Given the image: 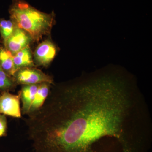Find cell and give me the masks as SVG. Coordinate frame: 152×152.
Instances as JSON below:
<instances>
[{
    "label": "cell",
    "mask_w": 152,
    "mask_h": 152,
    "mask_svg": "<svg viewBox=\"0 0 152 152\" xmlns=\"http://www.w3.org/2000/svg\"><path fill=\"white\" fill-rule=\"evenodd\" d=\"M140 96L120 75L51 87L26 120L33 152H110L134 141Z\"/></svg>",
    "instance_id": "6da1fadb"
},
{
    "label": "cell",
    "mask_w": 152,
    "mask_h": 152,
    "mask_svg": "<svg viewBox=\"0 0 152 152\" xmlns=\"http://www.w3.org/2000/svg\"><path fill=\"white\" fill-rule=\"evenodd\" d=\"M9 12L10 20L18 27L27 32L34 41L50 34L55 24L53 12H41L24 0H13Z\"/></svg>",
    "instance_id": "7a4b0ae2"
},
{
    "label": "cell",
    "mask_w": 152,
    "mask_h": 152,
    "mask_svg": "<svg viewBox=\"0 0 152 152\" xmlns=\"http://www.w3.org/2000/svg\"><path fill=\"white\" fill-rule=\"evenodd\" d=\"M13 77L18 85L37 84L44 82L54 84L53 80L51 76L45 74L36 67L18 70Z\"/></svg>",
    "instance_id": "3957f363"
},
{
    "label": "cell",
    "mask_w": 152,
    "mask_h": 152,
    "mask_svg": "<svg viewBox=\"0 0 152 152\" xmlns=\"http://www.w3.org/2000/svg\"><path fill=\"white\" fill-rule=\"evenodd\" d=\"M33 41V38L27 32L17 26L12 34L3 45L14 56L23 49L29 47Z\"/></svg>",
    "instance_id": "277c9868"
},
{
    "label": "cell",
    "mask_w": 152,
    "mask_h": 152,
    "mask_svg": "<svg viewBox=\"0 0 152 152\" xmlns=\"http://www.w3.org/2000/svg\"><path fill=\"white\" fill-rule=\"evenodd\" d=\"M20 94H11L10 92L1 93L0 96V113L5 115L21 118V109L20 107Z\"/></svg>",
    "instance_id": "5b68a950"
},
{
    "label": "cell",
    "mask_w": 152,
    "mask_h": 152,
    "mask_svg": "<svg viewBox=\"0 0 152 152\" xmlns=\"http://www.w3.org/2000/svg\"><path fill=\"white\" fill-rule=\"evenodd\" d=\"M56 45L49 39L45 40L36 48L34 54V61L37 66H48L57 54Z\"/></svg>",
    "instance_id": "8992f818"
},
{
    "label": "cell",
    "mask_w": 152,
    "mask_h": 152,
    "mask_svg": "<svg viewBox=\"0 0 152 152\" xmlns=\"http://www.w3.org/2000/svg\"><path fill=\"white\" fill-rule=\"evenodd\" d=\"M52 85L51 84L46 82L39 84L37 91L27 114L28 115L37 111L43 105L48 96Z\"/></svg>",
    "instance_id": "52a82bcc"
},
{
    "label": "cell",
    "mask_w": 152,
    "mask_h": 152,
    "mask_svg": "<svg viewBox=\"0 0 152 152\" xmlns=\"http://www.w3.org/2000/svg\"><path fill=\"white\" fill-rule=\"evenodd\" d=\"M39 84L34 85H22L20 91V99L22 102L21 112L27 115L37 91Z\"/></svg>",
    "instance_id": "ba28073f"
},
{
    "label": "cell",
    "mask_w": 152,
    "mask_h": 152,
    "mask_svg": "<svg viewBox=\"0 0 152 152\" xmlns=\"http://www.w3.org/2000/svg\"><path fill=\"white\" fill-rule=\"evenodd\" d=\"M13 62L16 71L23 68L36 67L29 47H26L14 55Z\"/></svg>",
    "instance_id": "9c48e42d"
},
{
    "label": "cell",
    "mask_w": 152,
    "mask_h": 152,
    "mask_svg": "<svg viewBox=\"0 0 152 152\" xmlns=\"http://www.w3.org/2000/svg\"><path fill=\"white\" fill-rule=\"evenodd\" d=\"M0 67L8 75L12 77L15 72L13 55L2 45L0 44Z\"/></svg>",
    "instance_id": "30bf717a"
},
{
    "label": "cell",
    "mask_w": 152,
    "mask_h": 152,
    "mask_svg": "<svg viewBox=\"0 0 152 152\" xmlns=\"http://www.w3.org/2000/svg\"><path fill=\"white\" fill-rule=\"evenodd\" d=\"M17 26L11 20L0 18V34L1 40L4 42L14 33Z\"/></svg>",
    "instance_id": "8fae6325"
},
{
    "label": "cell",
    "mask_w": 152,
    "mask_h": 152,
    "mask_svg": "<svg viewBox=\"0 0 152 152\" xmlns=\"http://www.w3.org/2000/svg\"><path fill=\"white\" fill-rule=\"evenodd\" d=\"M18 85L14 78L6 73L0 67V92H10L15 90Z\"/></svg>",
    "instance_id": "7c38bea8"
},
{
    "label": "cell",
    "mask_w": 152,
    "mask_h": 152,
    "mask_svg": "<svg viewBox=\"0 0 152 152\" xmlns=\"http://www.w3.org/2000/svg\"><path fill=\"white\" fill-rule=\"evenodd\" d=\"M7 134V121L6 115L0 113V138Z\"/></svg>",
    "instance_id": "4fadbf2b"
},
{
    "label": "cell",
    "mask_w": 152,
    "mask_h": 152,
    "mask_svg": "<svg viewBox=\"0 0 152 152\" xmlns=\"http://www.w3.org/2000/svg\"><path fill=\"white\" fill-rule=\"evenodd\" d=\"M0 96H1V94H0Z\"/></svg>",
    "instance_id": "5bb4252c"
}]
</instances>
